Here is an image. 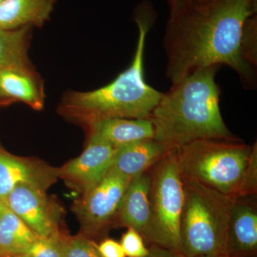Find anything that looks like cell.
<instances>
[{"label": "cell", "mask_w": 257, "mask_h": 257, "mask_svg": "<svg viewBox=\"0 0 257 257\" xmlns=\"http://www.w3.org/2000/svg\"><path fill=\"white\" fill-rule=\"evenodd\" d=\"M257 0H209L169 15L164 35L166 75L172 84L204 67L225 65L243 87H256V67L246 58L243 32Z\"/></svg>", "instance_id": "obj_1"}, {"label": "cell", "mask_w": 257, "mask_h": 257, "mask_svg": "<svg viewBox=\"0 0 257 257\" xmlns=\"http://www.w3.org/2000/svg\"><path fill=\"white\" fill-rule=\"evenodd\" d=\"M219 67L198 69L163 93L150 117L155 140L172 148L205 139L237 138L221 116Z\"/></svg>", "instance_id": "obj_2"}, {"label": "cell", "mask_w": 257, "mask_h": 257, "mask_svg": "<svg viewBox=\"0 0 257 257\" xmlns=\"http://www.w3.org/2000/svg\"><path fill=\"white\" fill-rule=\"evenodd\" d=\"M135 18L138 39L130 66L109 84L87 92H67L59 108L61 114L87 125L104 118L148 119L163 93L147 84L144 74V53L147 33L151 27V7Z\"/></svg>", "instance_id": "obj_3"}, {"label": "cell", "mask_w": 257, "mask_h": 257, "mask_svg": "<svg viewBox=\"0 0 257 257\" xmlns=\"http://www.w3.org/2000/svg\"><path fill=\"white\" fill-rule=\"evenodd\" d=\"M181 174L232 199L256 196L257 145L239 138L205 139L175 149Z\"/></svg>", "instance_id": "obj_4"}, {"label": "cell", "mask_w": 257, "mask_h": 257, "mask_svg": "<svg viewBox=\"0 0 257 257\" xmlns=\"http://www.w3.org/2000/svg\"><path fill=\"white\" fill-rule=\"evenodd\" d=\"M180 255L184 257L228 255V225L232 198L183 178Z\"/></svg>", "instance_id": "obj_5"}, {"label": "cell", "mask_w": 257, "mask_h": 257, "mask_svg": "<svg viewBox=\"0 0 257 257\" xmlns=\"http://www.w3.org/2000/svg\"><path fill=\"white\" fill-rule=\"evenodd\" d=\"M175 149L148 171L150 220L145 240L180 254L184 187Z\"/></svg>", "instance_id": "obj_6"}, {"label": "cell", "mask_w": 257, "mask_h": 257, "mask_svg": "<svg viewBox=\"0 0 257 257\" xmlns=\"http://www.w3.org/2000/svg\"><path fill=\"white\" fill-rule=\"evenodd\" d=\"M131 179L109 171L100 182L82 194L74 211L86 235H97L116 223L121 200Z\"/></svg>", "instance_id": "obj_7"}, {"label": "cell", "mask_w": 257, "mask_h": 257, "mask_svg": "<svg viewBox=\"0 0 257 257\" xmlns=\"http://www.w3.org/2000/svg\"><path fill=\"white\" fill-rule=\"evenodd\" d=\"M47 191L20 185L10 193L5 204L37 235L48 236L60 231L62 207L47 194Z\"/></svg>", "instance_id": "obj_8"}, {"label": "cell", "mask_w": 257, "mask_h": 257, "mask_svg": "<svg viewBox=\"0 0 257 257\" xmlns=\"http://www.w3.org/2000/svg\"><path fill=\"white\" fill-rule=\"evenodd\" d=\"M116 149L93 135H89L84 152L58 168L59 178L69 187L84 194L105 177L110 170Z\"/></svg>", "instance_id": "obj_9"}, {"label": "cell", "mask_w": 257, "mask_h": 257, "mask_svg": "<svg viewBox=\"0 0 257 257\" xmlns=\"http://www.w3.org/2000/svg\"><path fill=\"white\" fill-rule=\"evenodd\" d=\"M57 178L58 168L42 161L15 156L0 148V199L3 202L18 186H32L47 191Z\"/></svg>", "instance_id": "obj_10"}, {"label": "cell", "mask_w": 257, "mask_h": 257, "mask_svg": "<svg viewBox=\"0 0 257 257\" xmlns=\"http://www.w3.org/2000/svg\"><path fill=\"white\" fill-rule=\"evenodd\" d=\"M226 250L230 257H256L257 209L254 196L233 199Z\"/></svg>", "instance_id": "obj_11"}, {"label": "cell", "mask_w": 257, "mask_h": 257, "mask_svg": "<svg viewBox=\"0 0 257 257\" xmlns=\"http://www.w3.org/2000/svg\"><path fill=\"white\" fill-rule=\"evenodd\" d=\"M175 149L155 139L125 145L116 149L109 171L133 180L148 172Z\"/></svg>", "instance_id": "obj_12"}, {"label": "cell", "mask_w": 257, "mask_h": 257, "mask_svg": "<svg viewBox=\"0 0 257 257\" xmlns=\"http://www.w3.org/2000/svg\"><path fill=\"white\" fill-rule=\"evenodd\" d=\"M0 93L12 102L21 101L35 110L45 105L43 84L32 67L0 69Z\"/></svg>", "instance_id": "obj_13"}, {"label": "cell", "mask_w": 257, "mask_h": 257, "mask_svg": "<svg viewBox=\"0 0 257 257\" xmlns=\"http://www.w3.org/2000/svg\"><path fill=\"white\" fill-rule=\"evenodd\" d=\"M89 135L115 149L141 140L155 139V130L149 119L111 117L95 120L87 125Z\"/></svg>", "instance_id": "obj_14"}, {"label": "cell", "mask_w": 257, "mask_h": 257, "mask_svg": "<svg viewBox=\"0 0 257 257\" xmlns=\"http://www.w3.org/2000/svg\"><path fill=\"white\" fill-rule=\"evenodd\" d=\"M150 220V177L147 172L135 177L128 184L116 223L137 230L145 239Z\"/></svg>", "instance_id": "obj_15"}, {"label": "cell", "mask_w": 257, "mask_h": 257, "mask_svg": "<svg viewBox=\"0 0 257 257\" xmlns=\"http://www.w3.org/2000/svg\"><path fill=\"white\" fill-rule=\"evenodd\" d=\"M56 0H4L0 5V29L42 28L50 20Z\"/></svg>", "instance_id": "obj_16"}, {"label": "cell", "mask_w": 257, "mask_h": 257, "mask_svg": "<svg viewBox=\"0 0 257 257\" xmlns=\"http://www.w3.org/2000/svg\"><path fill=\"white\" fill-rule=\"evenodd\" d=\"M38 237L8 207L0 217V256H18Z\"/></svg>", "instance_id": "obj_17"}, {"label": "cell", "mask_w": 257, "mask_h": 257, "mask_svg": "<svg viewBox=\"0 0 257 257\" xmlns=\"http://www.w3.org/2000/svg\"><path fill=\"white\" fill-rule=\"evenodd\" d=\"M30 27L14 30L0 29V69L32 67L28 57Z\"/></svg>", "instance_id": "obj_18"}, {"label": "cell", "mask_w": 257, "mask_h": 257, "mask_svg": "<svg viewBox=\"0 0 257 257\" xmlns=\"http://www.w3.org/2000/svg\"><path fill=\"white\" fill-rule=\"evenodd\" d=\"M68 237L60 231L48 236H39L28 249L16 257H67Z\"/></svg>", "instance_id": "obj_19"}, {"label": "cell", "mask_w": 257, "mask_h": 257, "mask_svg": "<svg viewBox=\"0 0 257 257\" xmlns=\"http://www.w3.org/2000/svg\"><path fill=\"white\" fill-rule=\"evenodd\" d=\"M67 257H101L97 244L87 236H77L67 240Z\"/></svg>", "instance_id": "obj_20"}, {"label": "cell", "mask_w": 257, "mask_h": 257, "mask_svg": "<svg viewBox=\"0 0 257 257\" xmlns=\"http://www.w3.org/2000/svg\"><path fill=\"white\" fill-rule=\"evenodd\" d=\"M127 231L121 236L120 244L126 257H145L149 253V248L145 243V239L139 231L133 228H127Z\"/></svg>", "instance_id": "obj_21"}, {"label": "cell", "mask_w": 257, "mask_h": 257, "mask_svg": "<svg viewBox=\"0 0 257 257\" xmlns=\"http://www.w3.org/2000/svg\"><path fill=\"white\" fill-rule=\"evenodd\" d=\"M97 248L101 257H126L120 243L114 239L103 240Z\"/></svg>", "instance_id": "obj_22"}, {"label": "cell", "mask_w": 257, "mask_h": 257, "mask_svg": "<svg viewBox=\"0 0 257 257\" xmlns=\"http://www.w3.org/2000/svg\"><path fill=\"white\" fill-rule=\"evenodd\" d=\"M208 1L209 0H166L170 8V14L204 4Z\"/></svg>", "instance_id": "obj_23"}, {"label": "cell", "mask_w": 257, "mask_h": 257, "mask_svg": "<svg viewBox=\"0 0 257 257\" xmlns=\"http://www.w3.org/2000/svg\"><path fill=\"white\" fill-rule=\"evenodd\" d=\"M178 253L172 252L165 248L151 245L149 247V253L145 257H178Z\"/></svg>", "instance_id": "obj_24"}, {"label": "cell", "mask_w": 257, "mask_h": 257, "mask_svg": "<svg viewBox=\"0 0 257 257\" xmlns=\"http://www.w3.org/2000/svg\"><path fill=\"white\" fill-rule=\"evenodd\" d=\"M12 103L13 102H12L11 101L5 98V96L0 93V107L9 105V104H12Z\"/></svg>", "instance_id": "obj_25"}, {"label": "cell", "mask_w": 257, "mask_h": 257, "mask_svg": "<svg viewBox=\"0 0 257 257\" xmlns=\"http://www.w3.org/2000/svg\"><path fill=\"white\" fill-rule=\"evenodd\" d=\"M7 209H8V207H7L6 204L0 199V217L4 214L5 211H6Z\"/></svg>", "instance_id": "obj_26"}, {"label": "cell", "mask_w": 257, "mask_h": 257, "mask_svg": "<svg viewBox=\"0 0 257 257\" xmlns=\"http://www.w3.org/2000/svg\"><path fill=\"white\" fill-rule=\"evenodd\" d=\"M178 257H184L182 255L179 254ZM198 257H230L228 255H221V256H198Z\"/></svg>", "instance_id": "obj_27"}, {"label": "cell", "mask_w": 257, "mask_h": 257, "mask_svg": "<svg viewBox=\"0 0 257 257\" xmlns=\"http://www.w3.org/2000/svg\"><path fill=\"white\" fill-rule=\"evenodd\" d=\"M3 1H4V0H0V5H1L2 3H3Z\"/></svg>", "instance_id": "obj_28"}, {"label": "cell", "mask_w": 257, "mask_h": 257, "mask_svg": "<svg viewBox=\"0 0 257 257\" xmlns=\"http://www.w3.org/2000/svg\"><path fill=\"white\" fill-rule=\"evenodd\" d=\"M0 257H6V256H0Z\"/></svg>", "instance_id": "obj_29"}]
</instances>
